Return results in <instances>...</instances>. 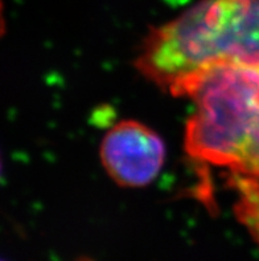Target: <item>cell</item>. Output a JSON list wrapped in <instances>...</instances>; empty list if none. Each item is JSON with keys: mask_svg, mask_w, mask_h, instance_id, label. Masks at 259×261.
I'll use <instances>...</instances> for the list:
<instances>
[{"mask_svg": "<svg viewBox=\"0 0 259 261\" xmlns=\"http://www.w3.org/2000/svg\"><path fill=\"white\" fill-rule=\"evenodd\" d=\"M220 64L259 66V0H197L151 30L136 59L139 72L174 96Z\"/></svg>", "mask_w": 259, "mask_h": 261, "instance_id": "cell-1", "label": "cell"}, {"mask_svg": "<svg viewBox=\"0 0 259 261\" xmlns=\"http://www.w3.org/2000/svg\"><path fill=\"white\" fill-rule=\"evenodd\" d=\"M194 109L185 150L194 161L225 167L232 176L259 175V66L220 64L184 86Z\"/></svg>", "mask_w": 259, "mask_h": 261, "instance_id": "cell-2", "label": "cell"}, {"mask_svg": "<svg viewBox=\"0 0 259 261\" xmlns=\"http://www.w3.org/2000/svg\"><path fill=\"white\" fill-rule=\"evenodd\" d=\"M101 161L108 176L122 187H145L163 169L165 145L158 133L138 121H122L106 133Z\"/></svg>", "mask_w": 259, "mask_h": 261, "instance_id": "cell-3", "label": "cell"}, {"mask_svg": "<svg viewBox=\"0 0 259 261\" xmlns=\"http://www.w3.org/2000/svg\"><path fill=\"white\" fill-rule=\"evenodd\" d=\"M232 178L238 192L236 215L259 247V175Z\"/></svg>", "mask_w": 259, "mask_h": 261, "instance_id": "cell-4", "label": "cell"}]
</instances>
